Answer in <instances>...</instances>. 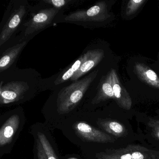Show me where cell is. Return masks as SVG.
Returning a JSON list of instances; mask_svg holds the SVG:
<instances>
[{
    "label": "cell",
    "instance_id": "9c48e42d",
    "mask_svg": "<svg viewBox=\"0 0 159 159\" xmlns=\"http://www.w3.org/2000/svg\"><path fill=\"white\" fill-rule=\"evenodd\" d=\"M108 79L112 86L114 92L115 99L120 107L125 109H130L132 102L126 91L121 86L117 74L114 70H112L108 76Z\"/></svg>",
    "mask_w": 159,
    "mask_h": 159
},
{
    "label": "cell",
    "instance_id": "d6986e66",
    "mask_svg": "<svg viewBox=\"0 0 159 159\" xmlns=\"http://www.w3.org/2000/svg\"><path fill=\"white\" fill-rule=\"evenodd\" d=\"M37 150L38 159H47L45 152L39 139L37 140Z\"/></svg>",
    "mask_w": 159,
    "mask_h": 159
},
{
    "label": "cell",
    "instance_id": "5b68a950",
    "mask_svg": "<svg viewBox=\"0 0 159 159\" xmlns=\"http://www.w3.org/2000/svg\"><path fill=\"white\" fill-rule=\"evenodd\" d=\"M106 12L105 3L100 2L87 10L73 12L67 16L65 20L71 22L102 21L106 17Z\"/></svg>",
    "mask_w": 159,
    "mask_h": 159
},
{
    "label": "cell",
    "instance_id": "52a82bcc",
    "mask_svg": "<svg viewBox=\"0 0 159 159\" xmlns=\"http://www.w3.org/2000/svg\"><path fill=\"white\" fill-rule=\"evenodd\" d=\"M26 12L25 6L21 5L12 14L0 34V46L9 40L23 20Z\"/></svg>",
    "mask_w": 159,
    "mask_h": 159
},
{
    "label": "cell",
    "instance_id": "4fadbf2b",
    "mask_svg": "<svg viewBox=\"0 0 159 159\" xmlns=\"http://www.w3.org/2000/svg\"><path fill=\"white\" fill-rule=\"evenodd\" d=\"M86 57V54H84L81 56L71 66L70 68L68 69L67 70L63 71L57 77V79L54 81V84L55 85L64 83L65 82L67 81L69 79H71L72 76L74 75L76 71L79 69L80 66H81L83 62L84 61Z\"/></svg>",
    "mask_w": 159,
    "mask_h": 159
},
{
    "label": "cell",
    "instance_id": "277c9868",
    "mask_svg": "<svg viewBox=\"0 0 159 159\" xmlns=\"http://www.w3.org/2000/svg\"><path fill=\"white\" fill-rule=\"evenodd\" d=\"M29 89L27 83L24 81H12L0 87V103L1 105L16 102L23 98Z\"/></svg>",
    "mask_w": 159,
    "mask_h": 159
},
{
    "label": "cell",
    "instance_id": "7a4b0ae2",
    "mask_svg": "<svg viewBox=\"0 0 159 159\" xmlns=\"http://www.w3.org/2000/svg\"><path fill=\"white\" fill-rule=\"evenodd\" d=\"M97 159H159V151L138 145H128L118 149L107 150L96 154Z\"/></svg>",
    "mask_w": 159,
    "mask_h": 159
},
{
    "label": "cell",
    "instance_id": "e0dca14e",
    "mask_svg": "<svg viewBox=\"0 0 159 159\" xmlns=\"http://www.w3.org/2000/svg\"><path fill=\"white\" fill-rule=\"evenodd\" d=\"M149 125L151 128L153 135L157 139H159V120H151Z\"/></svg>",
    "mask_w": 159,
    "mask_h": 159
},
{
    "label": "cell",
    "instance_id": "5bb4252c",
    "mask_svg": "<svg viewBox=\"0 0 159 159\" xmlns=\"http://www.w3.org/2000/svg\"><path fill=\"white\" fill-rule=\"evenodd\" d=\"M38 137V139L45 152L47 159H57L56 154L55 153L54 151L46 136L43 133L39 132Z\"/></svg>",
    "mask_w": 159,
    "mask_h": 159
},
{
    "label": "cell",
    "instance_id": "3957f363",
    "mask_svg": "<svg viewBox=\"0 0 159 159\" xmlns=\"http://www.w3.org/2000/svg\"><path fill=\"white\" fill-rule=\"evenodd\" d=\"M73 129L78 137L86 142L107 143L114 140L109 135L84 122L76 123Z\"/></svg>",
    "mask_w": 159,
    "mask_h": 159
},
{
    "label": "cell",
    "instance_id": "ac0fdd59",
    "mask_svg": "<svg viewBox=\"0 0 159 159\" xmlns=\"http://www.w3.org/2000/svg\"><path fill=\"white\" fill-rule=\"evenodd\" d=\"M144 78H147L149 82H152V84H155V82L159 81V79L156 73L151 70H146L144 73Z\"/></svg>",
    "mask_w": 159,
    "mask_h": 159
},
{
    "label": "cell",
    "instance_id": "9a60e30c",
    "mask_svg": "<svg viewBox=\"0 0 159 159\" xmlns=\"http://www.w3.org/2000/svg\"><path fill=\"white\" fill-rule=\"evenodd\" d=\"M145 1L143 0H131L128 2L126 9V13L128 15L134 14L139 7L142 5Z\"/></svg>",
    "mask_w": 159,
    "mask_h": 159
},
{
    "label": "cell",
    "instance_id": "7c38bea8",
    "mask_svg": "<svg viewBox=\"0 0 159 159\" xmlns=\"http://www.w3.org/2000/svg\"><path fill=\"white\" fill-rule=\"evenodd\" d=\"M98 124L107 133L117 137H124L127 134V130L123 125L112 120H103Z\"/></svg>",
    "mask_w": 159,
    "mask_h": 159
},
{
    "label": "cell",
    "instance_id": "6da1fadb",
    "mask_svg": "<svg viewBox=\"0 0 159 159\" xmlns=\"http://www.w3.org/2000/svg\"><path fill=\"white\" fill-rule=\"evenodd\" d=\"M94 71L79 81L64 87L58 93L57 100V111L60 114H66L79 104L97 75Z\"/></svg>",
    "mask_w": 159,
    "mask_h": 159
},
{
    "label": "cell",
    "instance_id": "ba28073f",
    "mask_svg": "<svg viewBox=\"0 0 159 159\" xmlns=\"http://www.w3.org/2000/svg\"><path fill=\"white\" fill-rule=\"evenodd\" d=\"M86 57L79 69L71 78V81H76L95 67L104 57V52L100 49L90 50L85 52Z\"/></svg>",
    "mask_w": 159,
    "mask_h": 159
},
{
    "label": "cell",
    "instance_id": "8992f818",
    "mask_svg": "<svg viewBox=\"0 0 159 159\" xmlns=\"http://www.w3.org/2000/svg\"><path fill=\"white\" fill-rule=\"evenodd\" d=\"M59 9L54 7L40 11L28 22L24 24V26L26 27L25 35L28 36L45 28L52 23Z\"/></svg>",
    "mask_w": 159,
    "mask_h": 159
},
{
    "label": "cell",
    "instance_id": "2e32d148",
    "mask_svg": "<svg viewBox=\"0 0 159 159\" xmlns=\"http://www.w3.org/2000/svg\"><path fill=\"white\" fill-rule=\"evenodd\" d=\"M44 2L46 3L53 5V7L59 10L70 1L66 0H46L44 1Z\"/></svg>",
    "mask_w": 159,
    "mask_h": 159
},
{
    "label": "cell",
    "instance_id": "8fae6325",
    "mask_svg": "<svg viewBox=\"0 0 159 159\" xmlns=\"http://www.w3.org/2000/svg\"><path fill=\"white\" fill-rule=\"evenodd\" d=\"M26 44V41L18 43L8 48L2 53L0 59V72L4 71L12 65Z\"/></svg>",
    "mask_w": 159,
    "mask_h": 159
},
{
    "label": "cell",
    "instance_id": "30bf717a",
    "mask_svg": "<svg viewBox=\"0 0 159 159\" xmlns=\"http://www.w3.org/2000/svg\"><path fill=\"white\" fill-rule=\"evenodd\" d=\"M20 118L17 114H14L6 121L0 130V146L3 147L10 144L19 126Z\"/></svg>",
    "mask_w": 159,
    "mask_h": 159
}]
</instances>
